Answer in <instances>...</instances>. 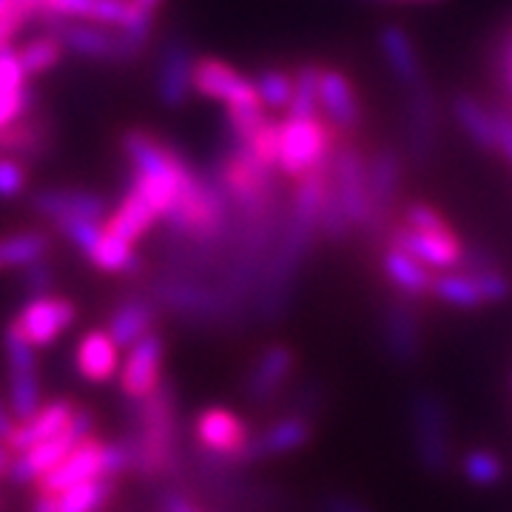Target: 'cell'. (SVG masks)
<instances>
[{"instance_id":"cell-1","label":"cell","mask_w":512,"mask_h":512,"mask_svg":"<svg viewBox=\"0 0 512 512\" xmlns=\"http://www.w3.org/2000/svg\"><path fill=\"white\" fill-rule=\"evenodd\" d=\"M328 171H316L311 177H302L299 183H293L291 200L285 205V222L276 239V248L262 279L254 293V316L265 325L282 322L293 308V296H296V282L305 268V262L311 259L316 239H319V214H322V202L328 194Z\"/></svg>"},{"instance_id":"cell-2","label":"cell","mask_w":512,"mask_h":512,"mask_svg":"<svg viewBox=\"0 0 512 512\" xmlns=\"http://www.w3.org/2000/svg\"><path fill=\"white\" fill-rule=\"evenodd\" d=\"M134 470L140 478H177L183 473L180 456V413L177 390L163 379V384L140 402H131V436Z\"/></svg>"},{"instance_id":"cell-3","label":"cell","mask_w":512,"mask_h":512,"mask_svg":"<svg viewBox=\"0 0 512 512\" xmlns=\"http://www.w3.org/2000/svg\"><path fill=\"white\" fill-rule=\"evenodd\" d=\"M120 148L128 163V185L137 188L163 220L168 208L180 197L194 165L177 148L163 143L146 128H128L120 140Z\"/></svg>"},{"instance_id":"cell-4","label":"cell","mask_w":512,"mask_h":512,"mask_svg":"<svg viewBox=\"0 0 512 512\" xmlns=\"http://www.w3.org/2000/svg\"><path fill=\"white\" fill-rule=\"evenodd\" d=\"M160 308L180 316L185 322L194 325H217V328H231L251 313L237 308L225 293L220 291L217 282H205L200 276H185L165 271L151 282L148 293Z\"/></svg>"},{"instance_id":"cell-5","label":"cell","mask_w":512,"mask_h":512,"mask_svg":"<svg viewBox=\"0 0 512 512\" xmlns=\"http://www.w3.org/2000/svg\"><path fill=\"white\" fill-rule=\"evenodd\" d=\"M407 419L421 470L427 476H447L453 470V427L444 399L430 387H416L407 399Z\"/></svg>"},{"instance_id":"cell-6","label":"cell","mask_w":512,"mask_h":512,"mask_svg":"<svg viewBox=\"0 0 512 512\" xmlns=\"http://www.w3.org/2000/svg\"><path fill=\"white\" fill-rule=\"evenodd\" d=\"M342 137L328 120H282L279 123V171L299 183L316 171H328Z\"/></svg>"},{"instance_id":"cell-7","label":"cell","mask_w":512,"mask_h":512,"mask_svg":"<svg viewBox=\"0 0 512 512\" xmlns=\"http://www.w3.org/2000/svg\"><path fill=\"white\" fill-rule=\"evenodd\" d=\"M43 29L60 37L63 49L69 55L83 57V60L120 63V66H126V63L137 60V57L146 52L131 37L123 35L120 29L100 26V23H86V20H49Z\"/></svg>"},{"instance_id":"cell-8","label":"cell","mask_w":512,"mask_h":512,"mask_svg":"<svg viewBox=\"0 0 512 512\" xmlns=\"http://www.w3.org/2000/svg\"><path fill=\"white\" fill-rule=\"evenodd\" d=\"M92 433L94 416L89 410L77 407L72 421L57 436L40 441V444H35V447H29V450H23V453L12 458L9 481L12 484H37L40 478L49 476L60 461H66V458L72 456L83 441L92 439Z\"/></svg>"},{"instance_id":"cell-9","label":"cell","mask_w":512,"mask_h":512,"mask_svg":"<svg viewBox=\"0 0 512 512\" xmlns=\"http://www.w3.org/2000/svg\"><path fill=\"white\" fill-rule=\"evenodd\" d=\"M57 234L72 242L80 254L92 262L97 271L106 274H137L143 268V259L134 251V245H128L120 237H114L106 231L103 222L89 220H63L55 222Z\"/></svg>"},{"instance_id":"cell-10","label":"cell","mask_w":512,"mask_h":512,"mask_svg":"<svg viewBox=\"0 0 512 512\" xmlns=\"http://www.w3.org/2000/svg\"><path fill=\"white\" fill-rule=\"evenodd\" d=\"M35 350V345L15 325V319L3 328V356H6V370H9V410L18 421L35 416L43 407Z\"/></svg>"},{"instance_id":"cell-11","label":"cell","mask_w":512,"mask_h":512,"mask_svg":"<svg viewBox=\"0 0 512 512\" xmlns=\"http://www.w3.org/2000/svg\"><path fill=\"white\" fill-rule=\"evenodd\" d=\"M404 183V157L393 146L376 148L367 157V202H370V214H367L365 237L387 239L390 231V214L393 205L399 200V191Z\"/></svg>"},{"instance_id":"cell-12","label":"cell","mask_w":512,"mask_h":512,"mask_svg":"<svg viewBox=\"0 0 512 512\" xmlns=\"http://www.w3.org/2000/svg\"><path fill=\"white\" fill-rule=\"evenodd\" d=\"M402 137L404 163L413 168H427L436 157L439 146V103L430 83H421L416 89H404Z\"/></svg>"},{"instance_id":"cell-13","label":"cell","mask_w":512,"mask_h":512,"mask_svg":"<svg viewBox=\"0 0 512 512\" xmlns=\"http://www.w3.org/2000/svg\"><path fill=\"white\" fill-rule=\"evenodd\" d=\"M379 342L384 356L399 367L416 365L424 353V328H421L416 299L393 293L387 296L379 313Z\"/></svg>"},{"instance_id":"cell-14","label":"cell","mask_w":512,"mask_h":512,"mask_svg":"<svg viewBox=\"0 0 512 512\" xmlns=\"http://www.w3.org/2000/svg\"><path fill=\"white\" fill-rule=\"evenodd\" d=\"M512 282L507 274L487 271V274H467V271H441L433 282V299H439L447 308L458 311H478L484 305H498L510 299Z\"/></svg>"},{"instance_id":"cell-15","label":"cell","mask_w":512,"mask_h":512,"mask_svg":"<svg viewBox=\"0 0 512 512\" xmlns=\"http://www.w3.org/2000/svg\"><path fill=\"white\" fill-rule=\"evenodd\" d=\"M330 188L348 211L356 231H365L370 202H367V157L353 140H342L330 163Z\"/></svg>"},{"instance_id":"cell-16","label":"cell","mask_w":512,"mask_h":512,"mask_svg":"<svg viewBox=\"0 0 512 512\" xmlns=\"http://www.w3.org/2000/svg\"><path fill=\"white\" fill-rule=\"evenodd\" d=\"M194 63H197L194 46L180 32L168 35L160 43L154 89H157V100L165 109L177 111L188 103V94L194 92Z\"/></svg>"},{"instance_id":"cell-17","label":"cell","mask_w":512,"mask_h":512,"mask_svg":"<svg viewBox=\"0 0 512 512\" xmlns=\"http://www.w3.org/2000/svg\"><path fill=\"white\" fill-rule=\"evenodd\" d=\"M194 439L200 444L202 456L214 458L225 467H239V458L251 441V433L234 410L208 407L194 421Z\"/></svg>"},{"instance_id":"cell-18","label":"cell","mask_w":512,"mask_h":512,"mask_svg":"<svg viewBox=\"0 0 512 512\" xmlns=\"http://www.w3.org/2000/svg\"><path fill=\"white\" fill-rule=\"evenodd\" d=\"M316 436V427L313 419L305 416H296V413H282L279 419L268 421L259 433L251 436L245 453L239 458V467H248V464H259V461H268V458L288 456L296 450H305Z\"/></svg>"},{"instance_id":"cell-19","label":"cell","mask_w":512,"mask_h":512,"mask_svg":"<svg viewBox=\"0 0 512 512\" xmlns=\"http://www.w3.org/2000/svg\"><path fill=\"white\" fill-rule=\"evenodd\" d=\"M77 319V308L66 296H35L29 299L15 316V325L35 348H52L57 339L72 328Z\"/></svg>"},{"instance_id":"cell-20","label":"cell","mask_w":512,"mask_h":512,"mask_svg":"<svg viewBox=\"0 0 512 512\" xmlns=\"http://www.w3.org/2000/svg\"><path fill=\"white\" fill-rule=\"evenodd\" d=\"M293 370H296V353L291 345H268L256 356L254 367L248 370L245 382H242V393L254 407H268L274 404L282 390L291 382Z\"/></svg>"},{"instance_id":"cell-21","label":"cell","mask_w":512,"mask_h":512,"mask_svg":"<svg viewBox=\"0 0 512 512\" xmlns=\"http://www.w3.org/2000/svg\"><path fill=\"white\" fill-rule=\"evenodd\" d=\"M163 359L165 342L157 330L128 348L126 362L120 365V373H117L120 390H123V396H126L128 402L146 399L163 384Z\"/></svg>"},{"instance_id":"cell-22","label":"cell","mask_w":512,"mask_h":512,"mask_svg":"<svg viewBox=\"0 0 512 512\" xmlns=\"http://www.w3.org/2000/svg\"><path fill=\"white\" fill-rule=\"evenodd\" d=\"M29 208L52 225L63 220L106 222L111 214L109 202L86 188H40L29 197Z\"/></svg>"},{"instance_id":"cell-23","label":"cell","mask_w":512,"mask_h":512,"mask_svg":"<svg viewBox=\"0 0 512 512\" xmlns=\"http://www.w3.org/2000/svg\"><path fill=\"white\" fill-rule=\"evenodd\" d=\"M57 143V128L55 120L46 111H29L20 120H15L12 126H6L0 131V154L15 157L20 163L32 165L46 160Z\"/></svg>"},{"instance_id":"cell-24","label":"cell","mask_w":512,"mask_h":512,"mask_svg":"<svg viewBox=\"0 0 512 512\" xmlns=\"http://www.w3.org/2000/svg\"><path fill=\"white\" fill-rule=\"evenodd\" d=\"M194 92L208 97V100H220V103H225V109L228 106H254V103H259L254 80L239 74L231 63H225L220 57H197V63H194Z\"/></svg>"},{"instance_id":"cell-25","label":"cell","mask_w":512,"mask_h":512,"mask_svg":"<svg viewBox=\"0 0 512 512\" xmlns=\"http://www.w3.org/2000/svg\"><path fill=\"white\" fill-rule=\"evenodd\" d=\"M319 100L330 128L342 137L353 140L362 126H365V111L356 97V89L339 69H322V86H319Z\"/></svg>"},{"instance_id":"cell-26","label":"cell","mask_w":512,"mask_h":512,"mask_svg":"<svg viewBox=\"0 0 512 512\" xmlns=\"http://www.w3.org/2000/svg\"><path fill=\"white\" fill-rule=\"evenodd\" d=\"M384 245L416 256L430 271H456L461 251H464L458 237H436V234L413 231L407 225H390Z\"/></svg>"},{"instance_id":"cell-27","label":"cell","mask_w":512,"mask_h":512,"mask_svg":"<svg viewBox=\"0 0 512 512\" xmlns=\"http://www.w3.org/2000/svg\"><path fill=\"white\" fill-rule=\"evenodd\" d=\"M160 322V305L146 293H128L114 302L109 311V336L117 342V348H131L140 339L151 336Z\"/></svg>"},{"instance_id":"cell-28","label":"cell","mask_w":512,"mask_h":512,"mask_svg":"<svg viewBox=\"0 0 512 512\" xmlns=\"http://www.w3.org/2000/svg\"><path fill=\"white\" fill-rule=\"evenodd\" d=\"M92 478H106V441H97L94 436L83 441L66 461H60L49 476L40 478L37 490L43 495H60Z\"/></svg>"},{"instance_id":"cell-29","label":"cell","mask_w":512,"mask_h":512,"mask_svg":"<svg viewBox=\"0 0 512 512\" xmlns=\"http://www.w3.org/2000/svg\"><path fill=\"white\" fill-rule=\"evenodd\" d=\"M379 52H382L384 63L390 74L396 77V83L404 89H416L421 83H430L424 63H421L419 49L413 43L410 32L399 26V23H387L379 32Z\"/></svg>"},{"instance_id":"cell-30","label":"cell","mask_w":512,"mask_h":512,"mask_svg":"<svg viewBox=\"0 0 512 512\" xmlns=\"http://www.w3.org/2000/svg\"><path fill=\"white\" fill-rule=\"evenodd\" d=\"M120 365V348L109 330H89L80 336L74 348V367L86 382L109 384L120 373Z\"/></svg>"},{"instance_id":"cell-31","label":"cell","mask_w":512,"mask_h":512,"mask_svg":"<svg viewBox=\"0 0 512 512\" xmlns=\"http://www.w3.org/2000/svg\"><path fill=\"white\" fill-rule=\"evenodd\" d=\"M74 407L69 399H55V402H46L40 410H37L35 416H29V419L18 421V427H15V433L9 436V450L18 456L23 450H29V447H35L40 441L52 439L57 436L74 416Z\"/></svg>"},{"instance_id":"cell-32","label":"cell","mask_w":512,"mask_h":512,"mask_svg":"<svg viewBox=\"0 0 512 512\" xmlns=\"http://www.w3.org/2000/svg\"><path fill=\"white\" fill-rule=\"evenodd\" d=\"M157 220H160V214L154 211V205L137 188L126 185L123 200L106 217L103 225H106V231H111L114 237H120L128 245H137L157 225Z\"/></svg>"},{"instance_id":"cell-33","label":"cell","mask_w":512,"mask_h":512,"mask_svg":"<svg viewBox=\"0 0 512 512\" xmlns=\"http://www.w3.org/2000/svg\"><path fill=\"white\" fill-rule=\"evenodd\" d=\"M382 271L390 279V285L396 288V293H402V296L421 299V296L433 293V282H436L433 271L424 262H419L416 256L404 254L399 248H387L384 245Z\"/></svg>"},{"instance_id":"cell-34","label":"cell","mask_w":512,"mask_h":512,"mask_svg":"<svg viewBox=\"0 0 512 512\" xmlns=\"http://www.w3.org/2000/svg\"><path fill=\"white\" fill-rule=\"evenodd\" d=\"M453 109V117H456L458 128L470 137V143L487 154H498V146H495V126H493V111L490 106H484L478 97L473 94L458 92L450 103Z\"/></svg>"},{"instance_id":"cell-35","label":"cell","mask_w":512,"mask_h":512,"mask_svg":"<svg viewBox=\"0 0 512 512\" xmlns=\"http://www.w3.org/2000/svg\"><path fill=\"white\" fill-rule=\"evenodd\" d=\"M52 248V237L46 231H18L0 237V265L3 271H23L35 262H43Z\"/></svg>"},{"instance_id":"cell-36","label":"cell","mask_w":512,"mask_h":512,"mask_svg":"<svg viewBox=\"0 0 512 512\" xmlns=\"http://www.w3.org/2000/svg\"><path fill=\"white\" fill-rule=\"evenodd\" d=\"M319 86H322V66L305 63L293 74V97L288 106V120H319L322 114V100H319Z\"/></svg>"},{"instance_id":"cell-37","label":"cell","mask_w":512,"mask_h":512,"mask_svg":"<svg viewBox=\"0 0 512 512\" xmlns=\"http://www.w3.org/2000/svg\"><path fill=\"white\" fill-rule=\"evenodd\" d=\"M114 490H117L114 478H92L52 498H55L57 512H100L111 501Z\"/></svg>"},{"instance_id":"cell-38","label":"cell","mask_w":512,"mask_h":512,"mask_svg":"<svg viewBox=\"0 0 512 512\" xmlns=\"http://www.w3.org/2000/svg\"><path fill=\"white\" fill-rule=\"evenodd\" d=\"M461 476L470 487H478V490H490V487H498L504 476H507V464L504 458L498 456L495 450H487V447H473L461 456Z\"/></svg>"},{"instance_id":"cell-39","label":"cell","mask_w":512,"mask_h":512,"mask_svg":"<svg viewBox=\"0 0 512 512\" xmlns=\"http://www.w3.org/2000/svg\"><path fill=\"white\" fill-rule=\"evenodd\" d=\"M18 55L23 69L29 74V80H32V77H40V74L57 69L63 63V57H66V49H63L60 37L52 35V32H43V35L32 37L23 46H18Z\"/></svg>"},{"instance_id":"cell-40","label":"cell","mask_w":512,"mask_h":512,"mask_svg":"<svg viewBox=\"0 0 512 512\" xmlns=\"http://www.w3.org/2000/svg\"><path fill=\"white\" fill-rule=\"evenodd\" d=\"M254 89L262 106L288 109L293 97V77L288 72H282V69H276V66H265V69L256 72Z\"/></svg>"},{"instance_id":"cell-41","label":"cell","mask_w":512,"mask_h":512,"mask_svg":"<svg viewBox=\"0 0 512 512\" xmlns=\"http://www.w3.org/2000/svg\"><path fill=\"white\" fill-rule=\"evenodd\" d=\"M353 222H350L348 211L342 208L339 197L333 194L330 188V177H328V194H325V202H322V214H319V237L328 239L333 245H342L348 242L350 234H353Z\"/></svg>"},{"instance_id":"cell-42","label":"cell","mask_w":512,"mask_h":512,"mask_svg":"<svg viewBox=\"0 0 512 512\" xmlns=\"http://www.w3.org/2000/svg\"><path fill=\"white\" fill-rule=\"evenodd\" d=\"M402 225L413 228V231H424V234H436V237H456L453 225L441 217L439 211L427 202L413 200L404 205Z\"/></svg>"},{"instance_id":"cell-43","label":"cell","mask_w":512,"mask_h":512,"mask_svg":"<svg viewBox=\"0 0 512 512\" xmlns=\"http://www.w3.org/2000/svg\"><path fill=\"white\" fill-rule=\"evenodd\" d=\"M37 9L40 6H35L32 0H12L9 3V9L0 15V49H9L18 43L23 29L37 20Z\"/></svg>"},{"instance_id":"cell-44","label":"cell","mask_w":512,"mask_h":512,"mask_svg":"<svg viewBox=\"0 0 512 512\" xmlns=\"http://www.w3.org/2000/svg\"><path fill=\"white\" fill-rule=\"evenodd\" d=\"M322 404H325V387L319 382H313V379H308V382L293 387L291 396H288V410L285 413H296V416L313 419L322 410Z\"/></svg>"},{"instance_id":"cell-45","label":"cell","mask_w":512,"mask_h":512,"mask_svg":"<svg viewBox=\"0 0 512 512\" xmlns=\"http://www.w3.org/2000/svg\"><path fill=\"white\" fill-rule=\"evenodd\" d=\"M29 185V165L0 154V200H18Z\"/></svg>"},{"instance_id":"cell-46","label":"cell","mask_w":512,"mask_h":512,"mask_svg":"<svg viewBox=\"0 0 512 512\" xmlns=\"http://www.w3.org/2000/svg\"><path fill=\"white\" fill-rule=\"evenodd\" d=\"M23 89H29V74L20 63L18 46L0 49V94L23 92Z\"/></svg>"},{"instance_id":"cell-47","label":"cell","mask_w":512,"mask_h":512,"mask_svg":"<svg viewBox=\"0 0 512 512\" xmlns=\"http://www.w3.org/2000/svg\"><path fill=\"white\" fill-rule=\"evenodd\" d=\"M23 291L29 299H35V296H49L52 288H55V268L43 259V262H35V265H29V268H23Z\"/></svg>"},{"instance_id":"cell-48","label":"cell","mask_w":512,"mask_h":512,"mask_svg":"<svg viewBox=\"0 0 512 512\" xmlns=\"http://www.w3.org/2000/svg\"><path fill=\"white\" fill-rule=\"evenodd\" d=\"M32 109H35V92L32 89L0 94V131L12 126L15 120H20L23 114H29Z\"/></svg>"},{"instance_id":"cell-49","label":"cell","mask_w":512,"mask_h":512,"mask_svg":"<svg viewBox=\"0 0 512 512\" xmlns=\"http://www.w3.org/2000/svg\"><path fill=\"white\" fill-rule=\"evenodd\" d=\"M456 271H467V274H487V271H498V259L490 248L484 245H464L461 259H458Z\"/></svg>"},{"instance_id":"cell-50","label":"cell","mask_w":512,"mask_h":512,"mask_svg":"<svg viewBox=\"0 0 512 512\" xmlns=\"http://www.w3.org/2000/svg\"><path fill=\"white\" fill-rule=\"evenodd\" d=\"M490 111H493L498 154H504V160L512 165V111L507 106H490Z\"/></svg>"},{"instance_id":"cell-51","label":"cell","mask_w":512,"mask_h":512,"mask_svg":"<svg viewBox=\"0 0 512 512\" xmlns=\"http://www.w3.org/2000/svg\"><path fill=\"white\" fill-rule=\"evenodd\" d=\"M319 510L322 512H373L367 507V501L362 498H356V495L348 493H330L322 498V504H319Z\"/></svg>"},{"instance_id":"cell-52","label":"cell","mask_w":512,"mask_h":512,"mask_svg":"<svg viewBox=\"0 0 512 512\" xmlns=\"http://www.w3.org/2000/svg\"><path fill=\"white\" fill-rule=\"evenodd\" d=\"M160 512H202L180 487H165L160 493Z\"/></svg>"},{"instance_id":"cell-53","label":"cell","mask_w":512,"mask_h":512,"mask_svg":"<svg viewBox=\"0 0 512 512\" xmlns=\"http://www.w3.org/2000/svg\"><path fill=\"white\" fill-rule=\"evenodd\" d=\"M15 427H18V419L12 416L9 404L0 399V441H9V436L15 433Z\"/></svg>"},{"instance_id":"cell-54","label":"cell","mask_w":512,"mask_h":512,"mask_svg":"<svg viewBox=\"0 0 512 512\" xmlns=\"http://www.w3.org/2000/svg\"><path fill=\"white\" fill-rule=\"evenodd\" d=\"M501 72H504V80H507V86H510L512 94V32L504 40V49H501Z\"/></svg>"},{"instance_id":"cell-55","label":"cell","mask_w":512,"mask_h":512,"mask_svg":"<svg viewBox=\"0 0 512 512\" xmlns=\"http://www.w3.org/2000/svg\"><path fill=\"white\" fill-rule=\"evenodd\" d=\"M12 458H15V453L9 450V444H6V441H0V478L9 476V467H12Z\"/></svg>"},{"instance_id":"cell-56","label":"cell","mask_w":512,"mask_h":512,"mask_svg":"<svg viewBox=\"0 0 512 512\" xmlns=\"http://www.w3.org/2000/svg\"><path fill=\"white\" fill-rule=\"evenodd\" d=\"M32 512H57L55 498H52V495L40 493L35 498V504H32Z\"/></svg>"},{"instance_id":"cell-57","label":"cell","mask_w":512,"mask_h":512,"mask_svg":"<svg viewBox=\"0 0 512 512\" xmlns=\"http://www.w3.org/2000/svg\"><path fill=\"white\" fill-rule=\"evenodd\" d=\"M140 9H146V12H151V15H157L160 12V6H163V0H134Z\"/></svg>"},{"instance_id":"cell-58","label":"cell","mask_w":512,"mask_h":512,"mask_svg":"<svg viewBox=\"0 0 512 512\" xmlns=\"http://www.w3.org/2000/svg\"><path fill=\"white\" fill-rule=\"evenodd\" d=\"M9 3H12V0H0V15H3V12L9 9Z\"/></svg>"},{"instance_id":"cell-59","label":"cell","mask_w":512,"mask_h":512,"mask_svg":"<svg viewBox=\"0 0 512 512\" xmlns=\"http://www.w3.org/2000/svg\"><path fill=\"white\" fill-rule=\"evenodd\" d=\"M32 3H35V6H43V3H46V0H32Z\"/></svg>"},{"instance_id":"cell-60","label":"cell","mask_w":512,"mask_h":512,"mask_svg":"<svg viewBox=\"0 0 512 512\" xmlns=\"http://www.w3.org/2000/svg\"><path fill=\"white\" fill-rule=\"evenodd\" d=\"M421 3H430V0H421Z\"/></svg>"},{"instance_id":"cell-61","label":"cell","mask_w":512,"mask_h":512,"mask_svg":"<svg viewBox=\"0 0 512 512\" xmlns=\"http://www.w3.org/2000/svg\"><path fill=\"white\" fill-rule=\"evenodd\" d=\"M0 271H3V265H0Z\"/></svg>"},{"instance_id":"cell-62","label":"cell","mask_w":512,"mask_h":512,"mask_svg":"<svg viewBox=\"0 0 512 512\" xmlns=\"http://www.w3.org/2000/svg\"><path fill=\"white\" fill-rule=\"evenodd\" d=\"M510 387H512V379H510Z\"/></svg>"}]
</instances>
